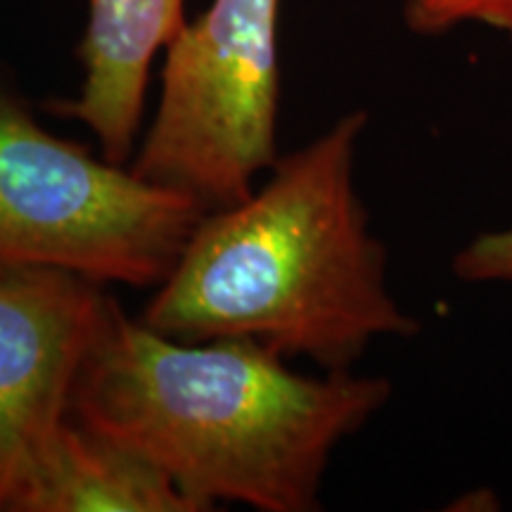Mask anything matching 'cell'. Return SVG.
<instances>
[{
  "label": "cell",
  "instance_id": "52a82bcc",
  "mask_svg": "<svg viewBox=\"0 0 512 512\" xmlns=\"http://www.w3.org/2000/svg\"><path fill=\"white\" fill-rule=\"evenodd\" d=\"M15 512H200L138 451L69 418L57 430Z\"/></svg>",
  "mask_w": 512,
  "mask_h": 512
},
{
  "label": "cell",
  "instance_id": "5b68a950",
  "mask_svg": "<svg viewBox=\"0 0 512 512\" xmlns=\"http://www.w3.org/2000/svg\"><path fill=\"white\" fill-rule=\"evenodd\" d=\"M117 302L53 268L0 271V510L15 512Z\"/></svg>",
  "mask_w": 512,
  "mask_h": 512
},
{
  "label": "cell",
  "instance_id": "ba28073f",
  "mask_svg": "<svg viewBox=\"0 0 512 512\" xmlns=\"http://www.w3.org/2000/svg\"><path fill=\"white\" fill-rule=\"evenodd\" d=\"M403 22L420 36H441L465 24H479L512 43V0H406Z\"/></svg>",
  "mask_w": 512,
  "mask_h": 512
},
{
  "label": "cell",
  "instance_id": "9c48e42d",
  "mask_svg": "<svg viewBox=\"0 0 512 512\" xmlns=\"http://www.w3.org/2000/svg\"><path fill=\"white\" fill-rule=\"evenodd\" d=\"M453 273L465 283H512V228L482 233L453 256Z\"/></svg>",
  "mask_w": 512,
  "mask_h": 512
},
{
  "label": "cell",
  "instance_id": "277c9868",
  "mask_svg": "<svg viewBox=\"0 0 512 512\" xmlns=\"http://www.w3.org/2000/svg\"><path fill=\"white\" fill-rule=\"evenodd\" d=\"M280 0H211L166 46L133 174L204 211L245 200L278 159Z\"/></svg>",
  "mask_w": 512,
  "mask_h": 512
},
{
  "label": "cell",
  "instance_id": "7a4b0ae2",
  "mask_svg": "<svg viewBox=\"0 0 512 512\" xmlns=\"http://www.w3.org/2000/svg\"><path fill=\"white\" fill-rule=\"evenodd\" d=\"M366 112H349L245 200L207 211L140 313L162 335L249 339L323 370H351L380 337L420 323L387 285V252L356 188Z\"/></svg>",
  "mask_w": 512,
  "mask_h": 512
},
{
  "label": "cell",
  "instance_id": "8992f818",
  "mask_svg": "<svg viewBox=\"0 0 512 512\" xmlns=\"http://www.w3.org/2000/svg\"><path fill=\"white\" fill-rule=\"evenodd\" d=\"M185 24L183 0H88L79 43L81 91L48 110L81 121L107 162L131 164L143 126L150 69Z\"/></svg>",
  "mask_w": 512,
  "mask_h": 512
},
{
  "label": "cell",
  "instance_id": "6da1fadb",
  "mask_svg": "<svg viewBox=\"0 0 512 512\" xmlns=\"http://www.w3.org/2000/svg\"><path fill=\"white\" fill-rule=\"evenodd\" d=\"M392 399L384 377L304 375L249 339H183L114 309L72 418L152 460L200 512H313L332 453Z\"/></svg>",
  "mask_w": 512,
  "mask_h": 512
},
{
  "label": "cell",
  "instance_id": "3957f363",
  "mask_svg": "<svg viewBox=\"0 0 512 512\" xmlns=\"http://www.w3.org/2000/svg\"><path fill=\"white\" fill-rule=\"evenodd\" d=\"M204 214L0 95V271L53 268L100 285L159 287Z\"/></svg>",
  "mask_w": 512,
  "mask_h": 512
}]
</instances>
